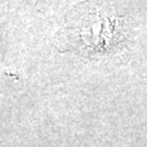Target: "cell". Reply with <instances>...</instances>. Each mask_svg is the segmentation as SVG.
Instances as JSON below:
<instances>
[{"instance_id":"obj_1","label":"cell","mask_w":147,"mask_h":147,"mask_svg":"<svg viewBox=\"0 0 147 147\" xmlns=\"http://www.w3.org/2000/svg\"><path fill=\"white\" fill-rule=\"evenodd\" d=\"M105 0L89 1L79 16L71 20L76 47L87 55H101L115 50L123 40L122 24L117 12Z\"/></svg>"}]
</instances>
